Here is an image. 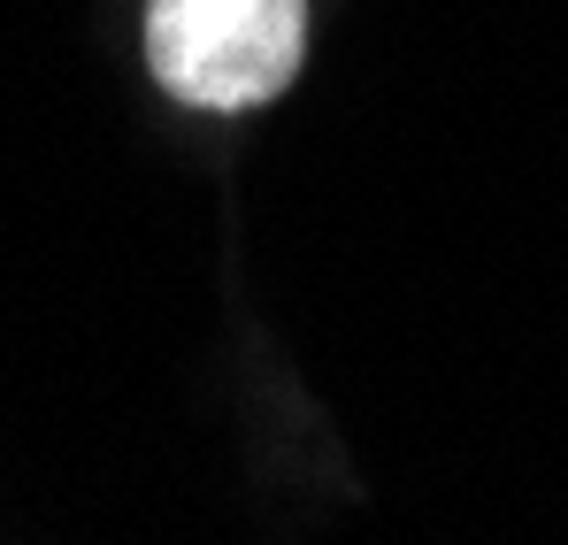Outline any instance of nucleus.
Returning <instances> with one entry per match:
<instances>
[{"mask_svg":"<svg viewBox=\"0 0 568 545\" xmlns=\"http://www.w3.org/2000/svg\"><path fill=\"white\" fill-rule=\"evenodd\" d=\"M307 62V0H146V70L192 108H262Z\"/></svg>","mask_w":568,"mask_h":545,"instance_id":"f257e3e1","label":"nucleus"}]
</instances>
